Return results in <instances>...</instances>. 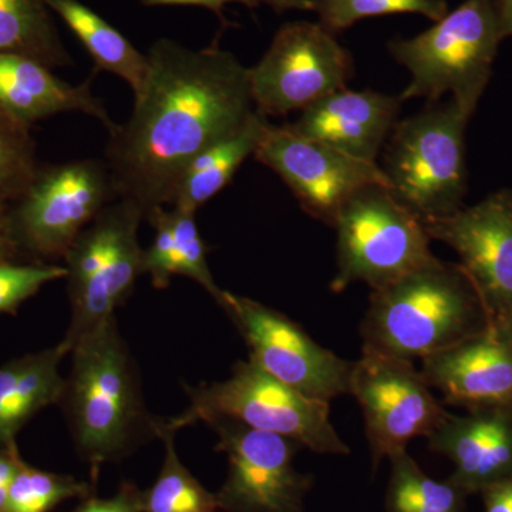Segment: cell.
Segmentation results:
<instances>
[{
	"label": "cell",
	"instance_id": "obj_15",
	"mask_svg": "<svg viewBox=\"0 0 512 512\" xmlns=\"http://www.w3.org/2000/svg\"><path fill=\"white\" fill-rule=\"evenodd\" d=\"M434 241L448 245L490 319L491 328L512 313V191L488 195L473 207L423 222Z\"/></svg>",
	"mask_w": 512,
	"mask_h": 512
},
{
	"label": "cell",
	"instance_id": "obj_4",
	"mask_svg": "<svg viewBox=\"0 0 512 512\" xmlns=\"http://www.w3.org/2000/svg\"><path fill=\"white\" fill-rule=\"evenodd\" d=\"M503 39L495 0H464L426 32L392 40L390 55L412 77L399 99L434 104L450 93L458 109L473 116Z\"/></svg>",
	"mask_w": 512,
	"mask_h": 512
},
{
	"label": "cell",
	"instance_id": "obj_2",
	"mask_svg": "<svg viewBox=\"0 0 512 512\" xmlns=\"http://www.w3.org/2000/svg\"><path fill=\"white\" fill-rule=\"evenodd\" d=\"M70 356L72 367L59 404L77 451L96 480L100 466L160 436L163 419L147 410L137 365L116 316L77 340Z\"/></svg>",
	"mask_w": 512,
	"mask_h": 512
},
{
	"label": "cell",
	"instance_id": "obj_30",
	"mask_svg": "<svg viewBox=\"0 0 512 512\" xmlns=\"http://www.w3.org/2000/svg\"><path fill=\"white\" fill-rule=\"evenodd\" d=\"M66 278V268L57 264L0 262V313H12L35 296L43 286Z\"/></svg>",
	"mask_w": 512,
	"mask_h": 512
},
{
	"label": "cell",
	"instance_id": "obj_23",
	"mask_svg": "<svg viewBox=\"0 0 512 512\" xmlns=\"http://www.w3.org/2000/svg\"><path fill=\"white\" fill-rule=\"evenodd\" d=\"M2 53L30 57L52 70L72 63L45 0H0Z\"/></svg>",
	"mask_w": 512,
	"mask_h": 512
},
{
	"label": "cell",
	"instance_id": "obj_11",
	"mask_svg": "<svg viewBox=\"0 0 512 512\" xmlns=\"http://www.w3.org/2000/svg\"><path fill=\"white\" fill-rule=\"evenodd\" d=\"M349 394L362 407L373 467L417 437H429L448 414L412 360L363 349Z\"/></svg>",
	"mask_w": 512,
	"mask_h": 512
},
{
	"label": "cell",
	"instance_id": "obj_25",
	"mask_svg": "<svg viewBox=\"0 0 512 512\" xmlns=\"http://www.w3.org/2000/svg\"><path fill=\"white\" fill-rule=\"evenodd\" d=\"M175 431L161 424L165 447L163 468L156 483L143 493V512H220L217 494H212L181 463L174 444Z\"/></svg>",
	"mask_w": 512,
	"mask_h": 512
},
{
	"label": "cell",
	"instance_id": "obj_27",
	"mask_svg": "<svg viewBox=\"0 0 512 512\" xmlns=\"http://www.w3.org/2000/svg\"><path fill=\"white\" fill-rule=\"evenodd\" d=\"M89 494V484L72 476L37 470L23 461L10 483L3 512H50L70 498Z\"/></svg>",
	"mask_w": 512,
	"mask_h": 512
},
{
	"label": "cell",
	"instance_id": "obj_33",
	"mask_svg": "<svg viewBox=\"0 0 512 512\" xmlns=\"http://www.w3.org/2000/svg\"><path fill=\"white\" fill-rule=\"evenodd\" d=\"M73 512H143V491L133 484L124 483L113 498H89Z\"/></svg>",
	"mask_w": 512,
	"mask_h": 512
},
{
	"label": "cell",
	"instance_id": "obj_24",
	"mask_svg": "<svg viewBox=\"0 0 512 512\" xmlns=\"http://www.w3.org/2000/svg\"><path fill=\"white\" fill-rule=\"evenodd\" d=\"M392 474L386 493L387 512H463L467 493L458 485L427 476L409 451L389 457Z\"/></svg>",
	"mask_w": 512,
	"mask_h": 512
},
{
	"label": "cell",
	"instance_id": "obj_14",
	"mask_svg": "<svg viewBox=\"0 0 512 512\" xmlns=\"http://www.w3.org/2000/svg\"><path fill=\"white\" fill-rule=\"evenodd\" d=\"M254 157L275 171L303 211L333 228L343 205L370 185L390 188L382 167L357 160L293 131L266 123Z\"/></svg>",
	"mask_w": 512,
	"mask_h": 512
},
{
	"label": "cell",
	"instance_id": "obj_21",
	"mask_svg": "<svg viewBox=\"0 0 512 512\" xmlns=\"http://www.w3.org/2000/svg\"><path fill=\"white\" fill-rule=\"evenodd\" d=\"M266 123L268 119L255 111L241 130L198 154L181 175L171 207L197 212L198 208L220 194L244 161L254 156Z\"/></svg>",
	"mask_w": 512,
	"mask_h": 512
},
{
	"label": "cell",
	"instance_id": "obj_28",
	"mask_svg": "<svg viewBox=\"0 0 512 512\" xmlns=\"http://www.w3.org/2000/svg\"><path fill=\"white\" fill-rule=\"evenodd\" d=\"M319 23L333 35L363 19L416 13L437 22L447 15L446 0H313Z\"/></svg>",
	"mask_w": 512,
	"mask_h": 512
},
{
	"label": "cell",
	"instance_id": "obj_8",
	"mask_svg": "<svg viewBox=\"0 0 512 512\" xmlns=\"http://www.w3.org/2000/svg\"><path fill=\"white\" fill-rule=\"evenodd\" d=\"M114 200L106 161L46 165L6 210L5 229L19 258L47 264L63 259L80 232Z\"/></svg>",
	"mask_w": 512,
	"mask_h": 512
},
{
	"label": "cell",
	"instance_id": "obj_35",
	"mask_svg": "<svg viewBox=\"0 0 512 512\" xmlns=\"http://www.w3.org/2000/svg\"><path fill=\"white\" fill-rule=\"evenodd\" d=\"M481 495L485 512H512V476L488 485Z\"/></svg>",
	"mask_w": 512,
	"mask_h": 512
},
{
	"label": "cell",
	"instance_id": "obj_31",
	"mask_svg": "<svg viewBox=\"0 0 512 512\" xmlns=\"http://www.w3.org/2000/svg\"><path fill=\"white\" fill-rule=\"evenodd\" d=\"M156 231L153 244L144 249V274L150 276L154 288L164 289L175 276L174 235L168 220V210L157 207L146 215Z\"/></svg>",
	"mask_w": 512,
	"mask_h": 512
},
{
	"label": "cell",
	"instance_id": "obj_36",
	"mask_svg": "<svg viewBox=\"0 0 512 512\" xmlns=\"http://www.w3.org/2000/svg\"><path fill=\"white\" fill-rule=\"evenodd\" d=\"M5 212L0 211V262L18 261L20 259L18 249L10 241L5 229Z\"/></svg>",
	"mask_w": 512,
	"mask_h": 512
},
{
	"label": "cell",
	"instance_id": "obj_6",
	"mask_svg": "<svg viewBox=\"0 0 512 512\" xmlns=\"http://www.w3.org/2000/svg\"><path fill=\"white\" fill-rule=\"evenodd\" d=\"M468 120L470 116L454 101L430 104L397 121L384 144L380 167L390 191L421 222L447 217L464 207Z\"/></svg>",
	"mask_w": 512,
	"mask_h": 512
},
{
	"label": "cell",
	"instance_id": "obj_22",
	"mask_svg": "<svg viewBox=\"0 0 512 512\" xmlns=\"http://www.w3.org/2000/svg\"><path fill=\"white\" fill-rule=\"evenodd\" d=\"M45 2L83 43L97 69L119 76L131 87L134 96L141 92L148 72L147 55L138 52L119 30L79 0Z\"/></svg>",
	"mask_w": 512,
	"mask_h": 512
},
{
	"label": "cell",
	"instance_id": "obj_5",
	"mask_svg": "<svg viewBox=\"0 0 512 512\" xmlns=\"http://www.w3.org/2000/svg\"><path fill=\"white\" fill-rule=\"evenodd\" d=\"M185 392L190 399L188 409L165 420V426L175 433L198 421L228 419L278 434L318 454L350 453L330 421L328 402L298 392L268 375L252 360H239L232 367L231 376L222 382L185 386Z\"/></svg>",
	"mask_w": 512,
	"mask_h": 512
},
{
	"label": "cell",
	"instance_id": "obj_1",
	"mask_svg": "<svg viewBox=\"0 0 512 512\" xmlns=\"http://www.w3.org/2000/svg\"><path fill=\"white\" fill-rule=\"evenodd\" d=\"M126 124L109 130L106 164L117 198L146 215L170 205L187 165L241 130L255 114L248 67L218 47L191 50L158 40Z\"/></svg>",
	"mask_w": 512,
	"mask_h": 512
},
{
	"label": "cell",
	"instance_id": "obj_9",
	"mask_svg": "<svg viewBox=\"0 0 512 512\" xmlns=\"http://www.w3.org/2000/svg\"><path fill=\"white\" fill-rule=\"evenodd\" d=\"M338 272L330 289L356 282L383 288L433 258L423 222L397 201L390 188L370 185L356 192L336 218Z\"/></svg>",
	"mask_w": 512,
	"mask_h": 512
},
{
	"label": "cell",
	"instance_id": "obj_7",
	"mask_svg": "<svg viewBox=\"0 0 512 512\" xmlns=\"http://www.w3.org/2000/svg\"><path fill=\"white\" fill-rule=\"evenodd\" d=\"M144 218L146 212L136 202L117 198L63 256L72 319L62 342L70 350L116 316L144 275V249L138 241Z\"/></svg>",
	"mask_w": 512,
	"mask_h": 512
},
{
	"label": "cell",
	"instance_id": "obj_17",
	"mask_svg": "<svg viewBox=\"0 0 512 512\" xmlns=\"http://www.w3.org/2000/svg\"><path fill=\"white\" fill-rule=\"evenodd\" d=\"M444 403L467 410L512 406V350L493 329L421 360Z\"/></svg>",
	"mask_w": 512,
	"mask_h": 512
},
{
	"label": "cell",
	"instance_id": "obj_26",
	"mask_svg": "<svg viewBox=\"0 0 512 512\" xmlns=\"http://www.w3.org/2000/svg\"><path fill=\"white\" fill-rule=\"evenodd\" d=\"M39 170L30 126L0 110V211L25 192Z\"/></svg>",
	"mask_w": 512,
	"mask_h": 512
},
{
	"label": "cell",
	"instance_id": "obj_19",
	"mask_svg": "<svg viewBox=\"0 0 512 512\" xmlns=\"http://www.w3.org/2000/svg\"><path fill=\"white\" fill-rule=\"evenodd\" d=\"M0 110L30 127L36 121L72 111L96 117L107 130L116 126L92 93L90 80L73 86L45 64L8 53L0 55Z\"/></svg>",
	"mask_w": 512,
	"mask_h": 512
},
{
	"label": "cell",
	"instance_id": "obj_34",
	"mask_svg": "<svg viewBox=\"0 0 512 512\" xmlns=\"http://www.w3.org/2000/svg\"><path fill=\"white\" fill-rule=\"evenodd\" d=\"M22 463L23 458L20 456L16 441L9 446L0 447V512L5 510L10 483Z\"/></svg>",
	"mask_w": 512,
	"mask_h": 512
},
{
	"label": "cell",
	"instance_id": "obj_12",
	"mask_svg": "<svg viewBox=\"0 0 512 512\" xmlns=\"http://www.w3.org/2000/svg\"><path fill=\"white\" fill-rule=\"evenodd\" d=\"M218 305L247 342L249 360L268 375L323 402L349 394L353 363L322 348L284 313L228 291Z\"/></svg>",
	"mask_w": 512,
	"mask_h": 512
},
{
	"label": "cell",
	"instance_id": "obj_38",
	"mask_svg": "<svg viewBox=\"0 0 512 512\" xmlns=\"http://www.w3.org/2000/svg\"><path fill=\"white\" fill-rule=\"evenodd\" d=\"M500 336L501 340L512 350V313L500 323L491 328Z\"/></svg>",
	"mask_w": 512,
	"mask_h": 512
},
{
	"label": "cell",
	"instance_id": "obj_10",
	"mask_svg": "<svg viewBox=\"0 0 512 512\" xmlns=\"http://www.w3.org/2000/svg\"><path fill=\"white\" fill-rule=\"evenodd\" d=\"M255 110L269 116L303 111L346 89L355 63L336 35L320 23H286L254 67H248Z\"/></svg>",
	"mask_w": 512,
	"mask_h": 512
},
{
	"label": "cell",
	"instance_id": "obj_29",
	"mask_svg": "<svg viewBox=\"0 0 512 512\" xmlns=\"http://www.w3.org/2000/svg\"><path fill=\"white\" fill-rule=\"evenodd\" d=\"M168 220L174 235L175 275L187 276L197 282L215 302L220 303L224 291L212 278L207 247L198 231L195 212L173 207L168 210Z\"/></svg>",
	"mask_w": 512,
	"mask_h": 512
},
{
	"label": "cell",
	"instance_id": "obj_16",
	"mask_svg": "<svg viewBox=\"0 0 512 512\" xmlns=\"http://www.w3.org/2000/svg\"><path fill=\"white\" fill-rule=\"evenodd\" d=\"M427 443L453 463L451 483L467 494L481 493L512 476V406L481 407L464 416L448 413Z\"/></svg>",
	"mask_w": 512,
	"mask_h": 512
},
{
	"label": "cell",
	"instance_id": "obj_18",
	"mask_svg": "<svg viewBox=\"0 0 512 512\" xmlns=\"http://www.w3.org/2000/svg\"><path fill=\"white\" fill-rule=\"evenodd\" d=\"M402 100L375 90L343 89L302 111L296 133L320 141L357 160L376 163L396 126Z\"/></svg>",
	"mask_w": 512,
	"mask_h": 512
},
{
	"label": "cell",
	"instance_id": "obj_3",
	"mask_svg": "<svg viewBox=\"0 0 512 512\" xmlns=\"http://www.w3.org/2000/svg\"><path fill=\"white\" fill-rule=\"evenodd\" d=\"M491 329L470 278L458 264L433 258L370 295L363 349L426 359Z\"/></svg>",
	"mask_w": 512,
	"mask_h": 512
},
{
	"label": "cell",
	"instance_id": "obj_37",
	"mask_svg": "<svg viewBox=\"0 0 512 512\" xmlns=\"http://www.w3.org/2000/svg\"><path fill=\"white\" fill-rule=\"evenodd\" d=\"M504 37H512V0H495Z\"/></svg>",
	"mask_w": 512,
	"mask_h": 512
},
{
	"label": "cell",
	"instance_id": "obj_20",
	"mask_svg": "<svg viewBox=\"0 0 512 512\" xmlns=\"http://www.w3.org/2000/svg\"><path fill=\"white\" fill-rule=\"evenodd\" d=\"M67 355L70 349L60 342L0 367V447L15 443L30 419L60 403L64 389L60 365Z\"/></svg>",
	"mask_w": 512,
	"mask_h": 512
},
{
	"label": "cell",
	"instance_id": "obj_13",
	"mask_svg": "<svg viewBox=\"0 0 512 512\" xmlns=\"http://www.w3.org/2000/svg\"><path fill=\"white\" fill-rule=\"evenodd\" d=\"M217 433V451L228 461L217 493L220 512H302L312 478L299 473V444L228 419L207 421Z\"/></svg>",
	"mask_w": 512,
	"mask_h": 512
},
{
	"label": "cell",
	"instance_id": "obj_32",
	"mask_svg": "<svg viewBox=\"0 0 512 512\" xmlns=\"http://www.w3.org/2000/svg\"><path fill=\"white\" fill-rule=\"evenodd\" d=\"M148 6L161 5H192L202 6V8L211 9L212 12L221 15L222 9L228 3H241L247 8L256 9L265 5L274 9L275 12H289V10H298V12H313L315 3L313 0H143Z\"/></svg>",
	"mask_w": 512,
	"mask_h": 512
}]
</instances>
